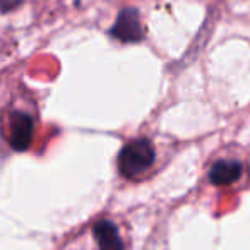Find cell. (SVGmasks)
<instances>
[{"label": "cell", "instance_id": "6da1fadb", "mask_svg": "<svg viewBox=\"0 0 250 250\" xmlns=\"http://www.w3.org/2000/svg\"><path fill=\"white\" fill-rule=\"evenodd\" d=\"M38 106L26 96L11 100L0 110V134L14 151L31 149L38 132Z\"/></svg>", "mask_w": 250, "mask_h": 250}, {"label": "cell", "instance_id": "7a4b0ae2", "mask_svg": "<svg viewBox=\"0 0 250 250\" xmlns=\"http://www.w3.org/2000/svg\"><path fill=\"white\" fill-rule=\"evenodd\" d=\"M163 165V158L153 136L143 134L129 139L120 147L117 156V170L124 180L143 184L156 175Z\"/></svg>", "mask_w": 250, "mask_h": 250}, {"label": "cell", "instance_id": "3957f363", "mask_svg": "<svg viewBox=\"0 0 250 250\" xmlns=\"http://www.w3.org/2000/svg\"><path fill=\"white\" fill-rule=\"evenodd\" d=\"M91 238L96 245V250H127L129 247V235L125 231V225L110 216L93 223Z\"/></svg>", "mask_w": 250, "mask_h": 250}, {"label": "cell", "instance_id": "277c9868", "mask_svg": "<svg viewBox=\"0 0 250 250\" xmlns=\"http://www.w3.org/2000/svg\"><path fill=\"white\" fill-rule=\"evenodd\" d=\"M110 35L122 43H139L144 36L143 26L139 21V12L132 7L120 11L113 28L110 29Z\"/></svg>", "mask_w": 250, "mask_h": 250}, {"label": "cell", "instance_id": "5b68a950", "mask_svg": "<svg viewBox=\"0 0 250 250\" xmlns=\"http://www.w3.org/2000/svg\"><path fill=\"white\" fill-rule=\"evenodd\" d=\"M243 167L236 160H218L209 167L208 180L214 187H228L242 178Z\"/></svg>", "mask_w": 250, "mask_h": 250}, {"label": "cell", "instance_id": "8992f818", "mask_svg": "<svg viewBox=\"0 0 250 250\" xmlns=\"http://www.w3.org/2000/svg\"><path fill=\"white\" fill-rule=\"evenodd\" d=\"M22 4V0H0V12H11Z\"/></svg>", "mask_w": 250, "mask_h": 250}]
</instances>
